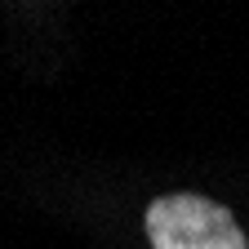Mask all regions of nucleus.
Here are the masks:
<instances>
[{"label": "nucleus", "instance_id": "1", "mask_svg": "<svg viewBox=\"0 0 249 249\" xmlns=\"http://www.w3.org/2000/svg\"><path fill=\"white\" fill-rule=\"evenodd\" d=\"M142 227H147L151 249H249L231 209L192 192L156 196L147 205Z\"/></svg>", "mask_w": 249, "mask_h": 249}]
</instances>
